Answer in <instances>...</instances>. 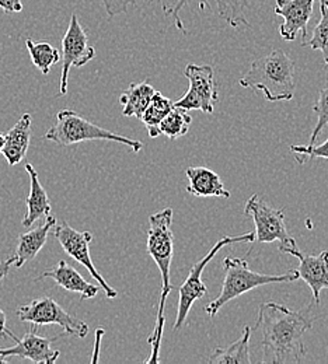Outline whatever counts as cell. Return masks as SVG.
<instances>
[{"instance_id": "19", "label": "cell", "mask_w": 328, "mask_h": 364, "mask_svg": "<svg viewBox=\"0 0 328 364\" xmlns=\"http://www.w3.org/2000/svg\"><path fill=\"white\" fill-rule=\"evenodd\" d=\"M31 140V115L24 114L4 135L1 153L10 166L21 163L28 151Z\"/></svg>"}, {"instance_id": "12", "label": "cell", "mask_w": 328, "mask_h": 364, "mask_svg": "<svg viewBox=\"0 0 328 364\" xmlns=\"http://www.w3.org/2000/svg\"><path fill=\"white\" fill-rule=\"evenodd\" d=\"M95 58V49L89 44L88 34L76 14H72L69 27L62 40V72L59 80V92L66 95L68 79L72 66L82 68Z\"/></svg>"}, {"instance_id": "26", "label": "cell", "mask_w": 328, "mask_h": 364, "mask_svg": "<svg viewBox=\"0 0 328 364\" xmlns=\"http://www.w3.org/2000/svg\"><path fill=\"white\" fill-rule=\"evenodd\" d=\"M320 3V21L314 27L313 36L307 38L305 46H309L314 50H322L324 62L328 66V0H319Z\"/></svg>"}, {"instance_id": "2", "label": "cell", "mask_w": 328, "mask_h": 364, "mask_svg": "<svg viewBox=\"0 0 328 364\" xmlns=\"http://www.w3.org/2000/svg\"><path fill=\"white\" fill-rule=\"evenodd\" d=\"M173 225V209L166 208L149 218V228H147V252L157 265V269L162 277V294L160 304L157 310L156 326L153 333L149 336V345L152 346V355L144 360V363L154 364L160 362L159 352L162 346L163 329H164V311L166 301L173 290V284L170 280V268L174 254V234L171 230Z\"/></svg>"}, {"instance_id": "4", "label": "cell", "mask_w": 328, "mask_h": 364, "mask_svg": "<svg viewBox=\"0 0 328 364\" xmlns=\"http://www.w3.org/2000/svg\"><path fill=\"white\" fill-rule=\"evenodd\" d=\"M223 272H225V279L222 283L221 294L213 301H211L205 309L206 314H209L211 318H215L219 310L225 304H228L229 301L243 296L250 290H254L260 286H265L271 283H290L300 279L296 269H292L283 274H264V273L254 272L250 269L248 262L245 259L233 258V257L225 258Z\"/></svg>"}, {"instance_id": "33", "label": "cell", "mask_w": 328, "mask_h": 364, "mask_svg": "<svg viewBox=\"0 0 328 364\" xmlns=\"http://www.w3.org/2000/svg\"><path fill=\"white\" fill-rule=\"evenodd\" d=\"M3 143H4V135L0 134V153H1V149H3Z\"/></svg>"}, {"instance_id": "8", "label": "cell", "mask_w": 328, "mask_h": 364, "mask_svg": "<svg viewBox=\"0 0 328 364\" xmlns=\"http://www.w3.org/2000/svg\"><path fill=\"white\" fill-rule=\"evenodd\" d=\"M244 215L251 218L254 222V241L261 244L280 241L281 245L278 247V251L282 248L297 247L295 238L287 232L285 225V212L282 209L273 208L260 195H253L245 202Z\"/></svg>"}, {"instance_id": "31", "label": "cell", "mask_w": 328, "mask_h": 364, "mask_svg": "<svg viewBox=\"0 0 328 364\" xmlns=\"http://www.w3.org/2000/svg\"><path fill=\"white\" fill-rule=\"evenodd\" d=\"M13 264H14V257H10V258L0 262V282L6 277V274L9 273Z\"/></svg>"}, {"instance_id": "22", "label": "cell", "mask_w": 328, "mask_h": 364, "mask_svg": "<svg viewBox=\"0 0 328 364\" xmlns=\"http://www.w3.org/2000/svg\"><path fill=\"white\" fill-rule=\"evenodd\" d=\"M250 338L251 328L245 326L240 339L226 348H218L209 356L208 362L211 364H250Z\"/></svg>"}, {"instance_id": "9", "label": "cell", "mask_w": 328, "mask_h": 364, "mask_svg": "<svg viewBox=\"0 0 328 364\" xmlns=\"http://www.w3.org/2000/svg\"><path fill=\"white\" fill-rule=\"evenodd\" d=\"M16 314L20 321L30 322L37 326L56 323L63 328L65 333H69L78 338H86L89 333V325L86 322L66 313L51 297L33 300L26 306H20Z\"/></svg>"}, {"instance_id": "16", "label": "cell", "mask_w": 328, "mask_h": 364, "mask_svg": "<svg viewBox=\"0 0 328 364\" xmlns=\"http://www.w3.org/2000/svg\"><path fill=\"white\" fill-rule=\"evenodd\" d=\"M55 226L56 219L53 216H48L44 225L20 234L13 265L16 268H23L28 261H33L46 245L48 234Z\"/></svg>"}, {"instance_id": "6", "label": "cell", "mask_w": 328, "mask_h": 364, "mask_svg": "<svg viewBox=\"0 0 328 364\" xmlns=\"http://www.w3.org/2000/svg\"><path fill=\"white\" fill-rule=\"evenodd\" d=\"M46 139L55 141L59 146H72L88 140H108L122 143L137 153L143 149V143L139 140L122 136L94 125L72 109H62L58 112L56 122L46 134Z\"/></svg>"}, {"instance_id": "17", "label": "cell", "mask_w": 328, "mask_h": 364, "mask_svg": "<svg viewBox=\"0 0 328 364\" xmlns=\"http://www.w3.org/2000/svg\"><path fill=\"white\" fill-rule=\"evenodd\" d=\"M47 277L53 279L60 287H63L68 291L79 293L82 296V300L94 299L100 290L98 286L89 283L80 273L78 272L73 267L68 265L65 261H59L55 268L46 271L41 276H38L36 282Z\"/></svg>"}, {"instance_id": "32", "label": "cell", "mask_w": 328, "mask_h": 364, "mask_svg": "<svg viewBox=\"0 0 328 364\" xmlns=\"http://www.w3.org/2000/svg\"><path fill=\"white\" fill-rule=\"evenodd\" d=\"M104 335V329L98 328L97 329V336H95V348H94V356L92 359V363H95L98 360V348H100V343H101V336Z\"/></svg>"}, {"instance_id": "29", "label": "cell", "mask_w": 328, "mask_h": 364, "mask_svg": "<svg viewBox=\"0 0 328 364\" xmlns=\"http://www.w3.org/2000/svg\"><path fill=\"white\" fill-rule=\"evenodd\" d=\"M0 9L4 14L20 13L23 11V3L21 0H0Z\"/></svg>"}, {"instance_id": "14", "label": "cell", "mask_w": 328, "mask_h": 364, "mask_svg": "<svg viewBox=\"0 0 328 364\" xmlns=\"http://www.w3.org/2000/svg\"><path fill=\"white\" fill-rule=\"evenodd\" d=\"M59 336L44 338L37 333V325L31 323L30 331L21 338L16 339V346L0 349V358H21L33 363L53 364L60 356L59 350L52 349V343Z\"/></svg>"}, {"instance_id": "34", "label": "cell", "mask_w": 328, "mask_h": 364, "mask_svg": "<svg viewBox=\"0 0 328 364\" xmlns=\"http://www.w3.org/2000/svg\"><path fill=\"white\" fill-rule=\"evenodd\" d=\"M0 363H7V358H0Z\"/></svg>"}, {"instance_id": "1", "label": "cell", "mask_w": 328, "mask_h": 364, "mask_svg": "<svg viewBox=\"0 0 328 364\" xmlns=\"http://www.w3.org/2000/svg\"><path fill=\"white\" fill-rule=\"evenodd\" d=\"M312 326L309 310L293 311L273 301L261 304L255 328L263 335V363H300L306 356L303 335Z\"/></svg>"}, {"instance_id": "3", "label": "cell", "mask_w": 328, "mask_h": 364, "mask_svg": "<svg viewBox=\"0 0 328 364\" xmlns=\"http://www.w3.org/2000/svg\"><path fill=\"white\" fill-rule=\"evenodd\" d=\"M240 86L263 91L271 102L290 101L295 97V62L280 49L253 60Z\"/></svg>"}, {"instance_id": "25", "label": "cell", "mask_w": 328, "mask_h": 364, "mask_svg": "<svg viewBox=\"0 0 328 364\" xmlns=\"http://www.w3.org/2000/svg\"><path fill=\"white\" fill-rule=\"evenodd\" d=\"M26 46L31 56L33 65L43 75H48L51 72V68L60 60V52L48 43H36L31 38H27Z\"/></svg>"}, {"instance_id": "21", "label": "cell", "mask_w": 328, "mask_h": 364, "mask_svg": "<svg viewBox=\"0 0 328 364\" xmlns=\"http://www.w3.org/2000/svg\"><path fill=\"white\" fill-rule=\"evenodd\" d=\"M154 89L149 82L131 83L120 97V102L122 105V115L127 118L135 117L141 119L144 109L147 108Z\"/></svg>"}, {"instance_id": "24", "label": "cell", "mask_w": 328, "mask_h": 364, "mask_svg": "<svg viewBox=\"0 0 328 364\" xmlns=\"http://www.w3.org/2000/svg\"><path fill=\"white\" fill-rule=\"evenodd\" d=\"M192 122V117L187 109L174 107L160 122L159 131L160 135L169 137L170 140H176L179 137L187 135L189 125Z\"/></svg>"}, {"instance_id": "15", "label": "cell", "mask_w": 328, "mask_h": 364, "mask_svg": "<svg viewBox=\"0 0 328 364\" xmlns=\"http://www.w3.org/2000/svg\"><path fill=\"white\" fill-rule=\"evenodd\" d=\"M282 254H289L299 259V268L296 269L300 279H303L312 289L314 303L320 304V293L323 289H328V251H323L319 255H307L295 248H282Z\"/></svg>"}, {"instance_id": "13", "label": "cell", "mask_w": 328, "mask_h": 364, "mask_svg": "<svg viewBox=\"0 0 328 364\" xmlns=\"http://www.w3.org/2000/svg\"><path fill=\"white\" fill-rule=\"evenodd\" d=\"M316 0H277L274 13L282 17L280 27L283 41H295L297 36H302V46L307 41V26L313 14V6Z\"/></svg>"}, {"instance_id": "28", "label": "cell", "mask_w": 328, "mask_h": 364, "mask_svg": "<svg viewBox=\"0 0 328 364\" xmlns=\"http://www.w3.org/2000/svg\"><path fill=\"white\" fill-rule=\"evenodd\" d=\"M290 151L293 153L296 161L299 164H305L306 161L312 160V159H327L328 160V139L316 146H290Z\"/></svg>"}, {"instance_id": "23", "label": "cell", "mask_w": 328, "mask_h": 364, "mask_svg": "<svg viewBox=\"0 0 328 364\" xmlns=\"http://www.w3.org/2000/svg\"><path fill=\"white\" fill-rule=\"evenodd\" d=\"M173 108H174V102L170 98L164 97L159 91H154V94L141 118L142 122L144 124V127L147 129L149 136L153 137V139L160 136L159 125Z\"/></svg>"}, {"instance_id": "27", "label": "cell", "mask_w": 328, "mask_h": 364, "mask_svg": "<svg viewBox=\"0 0 328 364\" xmlns=\"http://www.w3.org/2000/svg\"><path fill=\"white\" fill-rule=\"evenodd\" d=\"M313 111L317 114V124H316V128L313 129V134L310 136L307 146L316 144L317 137L328 125V86L319 92Z\"/></svg>"}, {"instance_id": "20", "label": "cell", "mask_w": 328, "mask_h": 364, "mask_svg": "<svg viewBox=\"0 0 328 364\" xmlns=\"http://www.w3.org/2000/svg\"><path fill=\"white\" fill-rule=\"evenodd\" d=\"M189 185L187 191L198 198H231L221 177L206 167H189L186 171Z\"/></svg>"}, {"instance_id": "7", "label": "cell", "mask_w": 328, "mask_h": 364, "mask_svg": "<svg viewBox=\"0 0 328 364\" xmlns=\"http://www.w3.org/2000/svg\"><path fill=\"white\" fill-rule=\"evenodd\" d=\"M254 238H255L254 231L245 232L241 235H233V237H231V235L222 237L219 241H216V244L211 248V251L201 261L195 262L191 267V271H189L186 282L180 286V297H179V307H177V318L174 322V331H179L183 326L194 303L203 299L208 294L206 286L203 284L201 276H202L203 269L206 268V265L215 258V255L226 245L236 244V242H253Z\"/></svg>"}, {"instance_id": "35", "label": "cell", "mask_w": 328, "mask_h": 364, "mask_svg": "<svg viewBox=\"0 0 328 364\" xmlns=\"http://www.w3.org/2000/svg\"><path fill=\"white\" fill-rule=\"evenodd\" d=\"M0 202H1V198H0Z\"/></svg>"}, {"instance_id": "10", "label": "cell", "mask_w": 328, "mask_h": 364, "mask_svg": "<svg viewBox=\"0 0 328 364\" xmlns=\"http://www.w3.org/2000/svg\"><path fill=\"white\" fill-rule=\"evenodd\" d=\"M189 80V89L186 95L174 102V107L184 109H199L205 114H212L215 104L219 101V92L215 83V73L212 66L189 63L184 72Z\"/></svg>"}, {"instance_id": "30", "label": "cell", "mask_w": 328, "mask_h": 364, "mask_svg": "<svg viewBox=\"0 0 328 364\" xmlns=\"http://www.w3.org/2000/svg\"><path fill=\"white\" fill-rule=\"evenodd\" d=\"M0 336L1 338H11V339H17V336L10 331V329H7V326H6V314H4V311L0 309Z\"/></svg>"}, {"instance_id": "18", "label": "cell", "mask_w": 328, "mask_h": 364, "mask_svg": "<svg viewBox=\"0 0 328 364\" xmlns=\"http://www.w3.org/2000/svg\"><path fill=\"white\" fill-rule=\"evenodd\" d=\"M26 171L30 176V193L26 199L27 213H26L21 225H23V228H33V225L37 220L44 219V218L47 219L48 216H51L52 206H51V202L48 198L47 191L41 185L34 166L27 163Z\"/></svg>"}, {"instance_id": "11", "label": "cell", "mask_w": 328, "mask_h": 364, "mask_svg": "<svg viewBox=\"0 0 328 364\" xmlns=\"http://www.w3.org/2000/svg\"><path fill=\"white\" fill-rule=\"evenodd\" d=\"M52 234L58 240L63 251L89 271L108 299H115L118 296V291L105 282V279L94 267L90 257V244L93 241V234L90 231H78L70 228L66 222H63L59 226L52 228Z\"/></svg>"}, {"instance_id": "5", "label": "cell", "mask_w": 328, "mask_h": 364, "mask_svg": "<svg viewBox=\"0 0 328 364\" xmlns=\"http://www.w3.org/2000/svg\"><path fill=\"white\" fill-rule=\"evenodd\" d=\"M156 1V0H150ZM163 9L166 17H171L177 30L187 34L184 23L180 17L181 9H184L189 3L198 1L199 10L203 11L209 7V1H215L218 6L219 16L232 27H250V23L245 16V10L248 7V0H157ZM105 11L108 17H115L118 14L127 13L131 7L137 6V0H102Z\"/></svg>"}]
</instances>
